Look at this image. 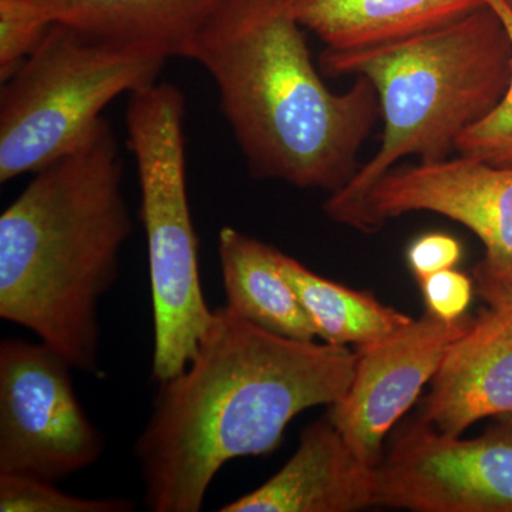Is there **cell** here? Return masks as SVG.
<instances>
[{"label":"cell","mask_w":512,"mask_h":512,"mask_svg":"<svg viewBox=\"0 0 512 512\" xmlns=\"http://www.w3.org/2000/svg\"><path fill=\"white\" fill-rule=\"evenodd\" d=\"M356 352L259 328L227 305L183 372L158 382L153 410L134 444L153 512H198L228 461L262 456L288 424L348 392Z\"/></svg>","instance_id":"6da1fadb"},{"label":"cell","mask_w":512,"mask_h":512,"mask_svg":"<svg viewBox=\"0 0 512 512\" xmlns=\"http://www.w3.org/2000/svg\"><path fill=\"white\" fill-rule=\"evenodd\" d=\"M190 60L217 84L221 109L249 171L335 194L352 180L380 117L366 77L330 92L288 0H224L202 26Z\"/></svg>","instance_id":"7a4b0ae2"},{"label":"cell","mask_w":512,"mask_h":512,"mask_svg":"<svg viewBox=\"0 0 512 512\" xmlns=\"http://www.w3.org/2000/svg\"><path fill=\"white\" fill-rule=\"evenodd\" d=\"M109 121L33 175L0 217V318L100 375V303L133 232Z\"/></svg>","instance_id":"3957f363"},{"label":"cell","mask_w":512,"mask_h":512,"mask_svg":"<svg viewBox=\"0 0 512 512\" xmlns=\"http://www.w3.org/2000/svg\"><path fill=\"white\" fill-rule=\"evenodd\" d=\"M320 66L333 77H366L379 97L380 147L325 204L330 220L369 232L367 197L380 178L404 158L446 160L458 138L500 103L511 79L512 42L503 20L485 5L399 42L325 49Z\"/></svg>","instance_id":"277c9868"},{"label":"cell","mask_w":512,"mask_h":512,"mask_svg":"<svg viewBox=\"0 0 512 512\" xmlns=\"http://www.w3.org/2000/svg\"><path fill=\"white\" fill-rule=\"evenodd\" d=\"M184 117V96L174 84L156 82L130 94L127 144L140 181L157 383L183 372L214 318L202 292L188 202Z\"/></svg>","instance_id":"5b68a950"},{"label":"cell","mask_w":512,"mask_h":512,"mask_svg":"<svg viewBox=\"0 0 512 512\" xmlns=\"http://www.w3.org/2000/svg\"><path fill=\"white\" fill-rule=\"evenodd\" d=\"M167 57L52 23L0 93V183L66 156L121 96L156 83Z\"/></svg>","instance_id":"8992f818"},{"label":"cell","mask_w":512,"mask_h":512,"mask_svg":"<svg viewBox=\"0 0 512 512\" xmlns=\"http://www.w3.org/2000/svg\"><path fill=\"white\" fill-rule=\"evenodd\" d=\"M74 367L45 343H0V474L63 480L92 467L104 437L79 402Z\"/></svg>","instance_id":"52a82bcc"},{"label":"cell","mask_w":512,"mask_h":512,"mask_svg":"<svg viewBox=\"0 0 512 512\" xmlns=\"http://www.w3.org/2000/svg\"><path fill=\"white\" fill-rule=\"evenodd\" d=\"M377 477L383 507L512 512V427L464 440L420 420L383 457Z\"/></svg>","instance_id":"ba28073f"},{"label":"cell","mask_w":512,"mask_h":512,"mask_svg":"<svg viewBox=\"0 0 512 512\" xmlns=\"http://www.w3.org/2000/svg\"><path fill=\"white\" fill-rule=\"evenodd\" d=\"M410 212H433L464 225L483 242L478 266L512 278V167L464 156L396 165L367 197L369 232Z\"/></svg>","instance_id":"9c48e42d"},{"label":"cell","mask_w":512,"mask_h":512,"mask_svg":"<svg viewBox=\"0 0 512 512\" xmlns=\"http://www.w3.org/2000/svg\"><path fill=\"white\" fill-rule=\"evenodd\" d=\"M470 322H443L426 313L387 338L357 349L352 383L333 404L329 419L366 464L379 466L387 434L431 382L448 346Z\"/></svg>","instance_id":"30bf717a"},{"label":"cell","mask_w":512,"mask_h":512,"mask_svg":"<svg viewBox=\"0 0 512 512\" xmlns=\"http://www.w3.org/2000/svg\"><path fill=\"white\" fill-rule=\"evenodd\" d=\"M379 507L377 467L350 448L335 424L302 431L299 446L274 477L222 512H353Z\"/></svg>","instance_id":"8fae6325"},{"label":"cell","mask_w":512,"mask_h":512,"mask_svg":"<svg viewBox=\"0 0 512 512\" xmlns=\"http://www.w3.org/2000/svg\"><path fill=\"white\" fill-rule=\"evenodd\" d=\"M512 414V325L488 306L448 346L421 421L448 436H461L477 421Z\"/></svg>","instance_id":"7c38bea8"},{"label":"cell","mask_w":512,"mask_h":512,"mask_svg":"<svg viewBox=\"0 0 512 512\" xmlns=\"http://www.w3.org/2000/svg\"><path fill=\"white\" fill-rule=\"evenodd\" d=\"M52 23L94 39L190 59L195 37L224 0H32Z\"/></svg>","instance_id":"4fadbf2b"},{"label":"cell","mask_w":512,"mask_h":512,"mask_svg":"<svg viewBox=\"0 0 512 512\" xmlns=\"http://www.w3.org/2000/svg\"><path fill=\"white\" fill-rule=\"evenodd\" d=\"M292 15L329 50L399 42L463 18L487 0H288Z\"/></svg>","instance_id":"5bb4252c"},{"label":"cell","mask_w":512,"mask_h":512,"mask_svg":"<svg viewBox=\"0 0 512 512\" xmlns=\"http://www.w3.org/2000/svg\"><path fill=\"white\" fill-rule=\"evenodd\" d=\"M278 252L237 228L221 229L218 255L227 306L259 328L311 342L318 333L281 271Z\"/></svg>","instance_id":"9a60e30c"},{"label":"cell","mask_w":512,"mask_h":512,"mask_svg":"<svg viewBox=\"0 0 512 512\" xmlns=\"http://www.w3.org/2000/svg\"><path fill=\"white\" fill-rule=\"evenodd\" d=\"M278 261L323 342L365 348L412 320L383 305L372 293L329 281L284 252H278Z\"/></svg>","instance_id":"2e32d148"},{"label":"cell","mask_w":512,"mask_h":512,"mask_svg":"<svg viewBox=\"0 0 512 512\" xmlns=\"http://www.w3.org/2000/svg\"><path fill=\"white\" fill-rule=\"evenodd\" d=\"M136 504L124 498H86L64 493L39 478L0 474L2 512H130Z\"/></svg>","instance_id":"e0dca14e"},{"label":"cell","mask_w":512,"mask_h":512,"mask_svg":"<svg viewBox=\"0 0 512 512\" xmlns=\"http://www.w3.org/2000/svg\"><path fill=\"white\" fill-rule=\"evenodd\" d=\"M503 20L512 42V9L507 0H487ZM460 156L474 158L495 167H512V72L503 99L488 116L458 138Z\"/></svg>","instance_id":"ac0fdd59"},{"label":"cell","mask_w":512,"mask_h":512,"mask_svg":"<svg viewBox=\"0 0 512 512\" xmlns=\"http://www.w3.org/2000/svg\"><path fill=\"white\" fill-rule=\"evenodd\" d=\"M52 22L32 0H0V80H8L42 42Z\"/></svg>","instance_id":"d6986e66"},{"label":"cell","mask_w":512,"mask_h":512,"mask_svg":"<svg viewBox=\"0 0 512 512\" xmlns=\"http://www.w3.org/2000/svg\"><path fill=\"white\" fill-rule=\"evenodd\" d=\"M419 284L426 313L448 323L464 319L476 286L474 279L454 268L427 276Z\"/></svg>","instance_id":"ffe728a7"},{"label":"cell","mask_w":512,"mask_h":512,"mask_svg":"<svg viewBox=\"0 0 512 512\" xmlns=\"http://www.w3.org/2000/svg\"><path fill=\"white\" fill-rule=\"evenodd\" d=\"M463 256V247L450 235L426 234L417 238L407 251V262L417 281L454 268Z\"/></svg>","instance_id":"44dd1931"},{"label":"cell","mask_w":512,"mask_h":512,"mask_svg":"<svg viewBox=\"0 0 512 512\" xmlns=\"http://www.w3.org/2000/svg\"><path fill=\"white\" fill-rule=\"evenodd\" d=\"M473 279L481 298L490 308L503 313L512 325V278L490 274L477 265Z\"/></svg>","instance_id":"7402d4cb"},{"label":"cell","mask_w":512,"mask_h":512,"mask_svg":"<svg viewBox=\"0 0 512 512\" xmlns=\"http://www.w3.org/2000/svg\"><path fill=\"white\" fill-rule=\"evenodd\" d=\"M504 423L508 424V426L512 427V414H511V416H505L504 417Z\"/></svg>","instance_id":"603a6c76"},{"label":"cell","mask_w":512,"mask_h":512,"mask_svg":"<svg viewBox=\"0 0 512 512\" xmlns=\"http://www.w3.org/2000/svg\"><path fill=\"white\" fill-rule=\"evenodd\" d=\"M507 3H508V5L511 6V9H512V0H507Z\"/></svg>","instance_id":"cb8c5ba5"}]
</instances>
